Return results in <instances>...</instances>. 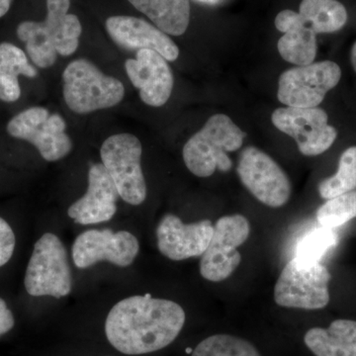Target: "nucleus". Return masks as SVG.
I'll use <instances>...</instances> for the list:
<instances>
[{
  "label": "nucleus",
  "mask_w": 356,
  "mask_h": 356,
  "mask_svg": "<svg viewBox=\"0 0 356 356\" xmlns=\"http://www.w3.org/2000/svg\"><path fill=\"white\" fill-rule=\"evenodd\" d=\"M184 323L185 312L175 302L137 295L122 300L110 310L105 334L124 355H146L173 343Z\"/></svg>",
  "instance_id": "obj_1"
},
{
  "label": "nucleus",
  "mask_w": 356,
  "mask_h": 356,
  "mask_svg": "<svg viewBox=\"0 0 356 356\" xmlns=\"http://www.w3.org/2000/svg\"><path fill=\"white\" fill-rule=\"evenodd\" d=\"M70 0H47L43 22L25 21L17 28V36L26 44V51L35 65L47 69L55 64L57 56L72 55L79 48L81 21L70 14Z\"/></svg>",
  "instance_id": "obj_2"
},
{
  "label": "nucleus",
  "mask_w": 356,
  "mask_h": 356,
  "mask_svg": "<svg viewBox=\"0 0 356 356\" xmlns=\"http://www.w3.org/2000/svg\"><path fill=\"white\" fill-rule=\"evenodd\" d=\"M245 138V133L229 116L213 115L185 144L182 151L185 165L198 177H209L216 170L229 172L233 161L228 153L240 149Z\"/></svg>",
  "instance_id": "obj_3"
},
{
  "label": "nucleus",
  "mask_w": 356,
  "mask_h": 356,
  "mask_svg": "<svg viewBox=\"0 0 356 356\" xmlns=\"http://www.w3.org/2000/svg\"><path fill=\"white\" fill-rule=\"evenodd\" d=\"M63 81L65 102L77 114L111 108L125 96V88L119 79L106 76L84 58L74 60L65 67Z\"/></svg>",
  "instance_id": "obj_4"
},
{
  "label": "nucleus",
  "mask_w": 356,
  "mask_h": 356,
  "mask_svg": "<svg viewBox=\"0 0 356 356\" xmlns=\"http://www.w3.org/2000/svg\"><path fill=\"white\" fill-rule=\"evenodd\" d=\"M24 284L34 297L62 298L72 291V273L67 250L60 238L47 233L35 243L26 270Z\"/></svg>",
  "instance_id": "obj_5"
},
{
  "label": "nucleus",
  "mask_w": 356,
  "mask_h": 356,
  "mask_svg": "<svg viewBox=\"0 0 356 356\" xmlns=\"http://www.w3.org/2000/svg\"><path fill=\"white\" fill-rule=\"evenodd\" d=\"M140 140L131 134H116L103 143L100 149L102 165L113 179L120 198L138 206L147 198V184L140 159Z\"/></svg>",
  "instance_id": "obj_6"
},
{
  "label": "nucleus",
  "mask_w": 356,
  "mask_h": 356,
  "mask_svg": "<svg viewBox=\"0 0 356 356\" xmlns=\"http://www.w3.org/2000/svg\"><path fill=\"white\" fill-rule=\"evenodd\" d=\"M331 280V273L322 264L306 266L294 257L276 281L274 301L284 308L321 310L329 305Z\"/></svg>",
  "instance_id": "obj_7"
},
{
  "label": "nucleus",
  "mask_w": 356,
  "mask_h": 356,
  "mask_svg": "<svg viewBox=\"0 0 356 356\" xmlns=\"http://www.w3.org/2000/svg\"><path fill=\"white\" fill-rule=\"evenodd\" d=\"M341 77V67L332 60L297 65L281 74L278 99L287 107H318L327 93L336 88Z\"/></svg>",
  "instance_id": "obj_8"
},
{
  "label": "nucleus",
  "mask_w": 356,
  "mask_h": 356,
  "mask_svg": "<svg viewBox=\"0 0 356 356\" xmlns=\"http://www.w3.org/2000/svg\"><path fill=\"white\" fill-rule=\"evenodd\" d=\"M250 234L248 220L241 214L222 216L214 225L212 238L200 261L204 280L221 282L232 275L242 261L238 248Z\"/></svg>",
  "instance_id": "obj_9"
},
{
  "label": "nucleus",
  "mask_w": 356,
  "mask_h": 356,
  "mask_svg": "<svg viewBox=\"0 0 356 356\" xmlns=\"http://www.w3.org/2000/svg\"><path fill=\"white\" fill-rule=\"evenodd\" d=\"M65 127L60 115L51 114L44 107H32L14 116L6 130L11 137L36 147L44 161H57L72 151V140Z\"/></svg>",
  "instance_id": "obj_10"
},
{
  "label": "nucleus",
  "mask_w": 356,
  "mask_h": 356,
  "mask_svg": "<svg viewBox=\"0 0 356 356\" xmlns=\"http://www.w3.org/2000/svg\"><path fill=\"white\" fill-rule=\"evenodd\" d=\"M236 172L243 186L264 205L280 208L289 201V178L280 165L261 149L245 147L241 153Z\"/></svg>",
  "instance_id": "obj_11"
},
{
  "label": "nucleus",
  "mask_w": 356,
  "mask_h": 356,
  "mask_svg": "<svg viewBox=\"0 0 356 356\" xmlns=\"http://www.w3.org/2000/svg\"><path fill=\"white\" fill-rule=\"evenodd\" d=\"M271 121L278 130L296 140L300 153L307 156L325 153L337 137L336 129L329 125L327 114L318 107L278 108Z\"/></svg>",
  "instance_id": "obj_12"
},
{
  "label": "nucleus",
  "mask_w": 356,
  "mask_h": 356,
  "mask_svg": "<svg viewBox=\"0 0 356 356\" xmlns=\"http://www.w3.org/2000/svg\"><path fill=\"white\" fill-rule=\"evenodd\" d=\"M137 238L126 231L113 233L111 229H89L81 234L72 245V259L79 268L84 269L99 261L115 266H131L139 254Z\"/></svg>",
  "instance_id": "obj_13"
},
{
  "label": "nucleus",
  "mask_w": 356,
  "mask_h": 356,
  "mask_svg": "<svg viewBox=\"0 0 356 356\" xmlns=\"http://www.w3.org/2000/svg\"><path fill=\"white\" fill-rule=\"evenodd\" d=\"M214 226L210 220L184 224L173 214L161 218L156 228L159 252L175 261L202 257L212 238Z\"/></svg>",
  "instance_id": "obj_14"
},
{
  "label": "nucleus",
  "mask_w": 356,
  "mask_h": 356,
  "mask_svg": "<svg viewBox=\"0 0 356 356\" xmlns=\"http://www.w3.org/2000/svg\"><path fill=\"white\" fill-rule=\"evenodd\" d=\"M131 83L139 89L140 97L145 104L152 107L165 105L172 95L173 74L168 60L156 51L140 50L136 58L125 63Z\"/></svg>",
  "instance_id": "obj_15"
},
{
  "label": "nucleus",
  "mask_w": 356,
  "mask_h": 356,
  "mask_svg": "<svg viewBox=\"0 0 356 356\" xmlns=\"http://www.w3.org/2000/svg\"><path fill=\"white\" fill-rule=\"evenodd\" d=\"M120 197L113 179L102 163L91 165L86 193L70 206L67 215L81 225L98 224L113 218Z\"/></svg>",
  "instance_id": "obj_16"
},
{
  "label": "nucleus",
  "mask_w": 356,
  "mask_h": 356,
  "mask_svg": "<svg viewBox=\"0 0 356 356\" xmlns=\"http://www.w3.org/2000/svg\"><path fill=\"white\" fill-rule=\"evenodd\" d=\"M106 29L115 43L127 50L154 51L170 62L179 56V49L168 34L140 18L112 16L106 21Z\"/></svg>",
  "instance_id": "obj_17"
},
{
  "label": "nucleus",
  "mask_w": 356,
  "mask_h": 356,
  "mask_svg": "<svg viewBox=\"0 0 356 356\" xmlns=\"http://www.w3.org/2000/svg\"><path fill=\"white\" fill-rule=\"evenodd\" d=\"M275 27L283 33L277 49L283 60L296 65H310L317 55V34L299 13L281 11L275 18Z\"/></svg>",
  "instance_id": "obj_18"
},
{
  "label": "nucleus",
  "mask_w": 356,
  "mask_h": 356,
  "mask_svg": "<svg viewBox=\"0 0 356 356\" xmlns=\"http://www.w3.org/2000/svg\"><path fill=\"white\" fill-rule=\"evenodd\" d=\"M304 341L315 356H356V321L339 318L327 329L313 327Z\"/></svg>",
  "instance_id": "obj_19"
},
{
  "label": "nucleus",
  "mask_w": 356,
  "mask_h": 356,
  "mask_svg": "<svg viewBox=\"0 0 356 356\" xmlns=\"http://www.w3.org/2000/svg\"><path fill=\"white\" fill-rule=\"evenodd\" d=\"M165 34L181 36L191 21L189 0H128Z\"/></svg>",
  "instance_id": "obj_20"
},
{
  "label": "nucleus",
  "mask_w": 356,
  "mask_h": 356,
  "mask_svg": "<svg viewBox=\"0 0 356 356\" xmlns=\"http://www.w3.org/2000/svg\"><path fill=\"white\" fill-rule=\"evenodd\" d=\"M38 72L29 64L24 51L10 43L0 44V100L15 102L19 99L21 88L18 77L37 76Z\"/></svg>",
  "instance_id": "obj_21"
},
{
  "label": "nucleus",
  "mask_w": 356,
  "mask_h": 356,
  "mask_svg": "<svg viewBox=\"0 0 356 356\" xmlns=\"http://www.w3.org/2000/svg\"><path fill=\"white\" fill-rule=\"evenodd\" d=\"M299 13L317 35L339 31L348 21L346 7L337 0H302Z\"/></svg>",
  "instance_id": "obj_22"
},
{
  "label": "nucleus",
  "mask_w": 356,
  "mask_h": 356,
  "mask_svg": "<svg viewBox=\"0 0 356 356\" xmlns=\"http://www.w3.org/2000/svg\"><path fill=\"white\" fill-rule=\"evenodd\" d=\"M321 197L329 200L356 189V147H350L341 154L339 170L332 177L318 184Z\"/></svg>",
  "instance_id": "obj_23"
},
{
  "label": "nucleus",
  "mask_w": 356,
  "mask_h": 356,
  "mask_svg": "<svg viewBox=\"0 0 356 356\" xmlns=\"http://www.w3.org/2000/svg\"><path fill=\"white\" fill-rule=\"evenodd\" d=\"M339 243V236L334 229L325 227L313 229L299 241L295 259L303 266L321 264L323 257Z\"/></svg>",
  "instance_id": "obj_24"
},
{
  "label": "nucleus",
  "mask_w": 356,
  "mask_h": 356,
  "mask_svg": "<svg viewBox=\"0 0 356 356\" xmlns=\"http://www.w3.org/2000/svg\"><path fill=\"white\" fill-rule=\"evenodd\" d=\"M191 356H261L254 344L232 334H214L196 346Z\"/></svg>",
  "instance_id": "obj_25"
},
{
  "label": "nucleus",
  "mask_w": 356,
  "mask_h": 356,
  "mask_svg": "<svg viewBox=\"0 0 356 356\" xmlns=\"http://www.w3.org/2000/svg\"><path fill=\"white\" fill-rule=\"evenodd\" d=\"M356 218V191L327 200L317 211L321 226L334 229Z\"/></svg>",
  "instance_id": "obj_26"
},
{
  "label": "nucleus",
  "mask_w": 356,
  "mask_h": 356,
  "mask_svg": "<svg viewBox=\"0 0 356 356\" xmlns=\"http://www.w3.org/2000/svg\"><path fill=\"white\" fill-rule=\"evenodd\" d=\"M15 243L13 229L6 220L0 217V267L10 261L15 248Z\"/></svg>",
  "instance_id": "obj_27"
},
{
  "label": "nucleus",
  "mask_w": 356,
  "mask_h": 356,
  "mask_svg": "<svg viewBox=\"0 0 356 356\" xmlns=\"http://www.w3.org/2000/svg\"><path fill=\"white\" fill-rule=\"evenodd\" d=\"M15 324L13 312L9 310L6 301L0 298V337L13 330Z\"/></svg>",
  "instance_id": "obj_28"
},
{
  "label": "nucleus",
  "mask_w": 356,
  "mask_h": 356,
  "mask_svg": "<svg viewBox=\"0 0 356 356\" xmlns=\"http://www.w3.org/2000/svg\"><path fill=\"white\" fill-rule=\"evenodd\" d=\"M13 0H0V18L3 17L11 6Z\"/></svg>",
  "instance_id": "obj_29"
},
{
  "label": "nucleus",
  "mask_w": 356,
  "mask_h": 356,
  "mask_svg": "<svg viewBox=\"0 0 356 356\" xmlns=\"http://www.w3.org/2000/svg\"><path fill=\"white\" fill-rule=\"evenodd\" d=\"M351 65H353V70L356 72V42L351 49L350 53Z\"/></svg>",
  "instance_id": "obj_30"
},
{
  "label": "nucleus",
  "mask_w": 356,
  "mask_h": 356,
  "mask_svg": "<svg viewBox=\"0 0 356 356\" xmlns=\"http://www.w3.org/2000/svg\"><path fill=\"white\" fill-rule=\"evenodd\" d=\"M199 2L202 3L210 4V6H215V4L221 3L222 0H198Z\"/></svg>",
  "instance_id": "obj_31"
}]
</instances>
